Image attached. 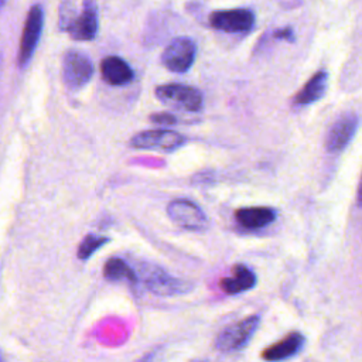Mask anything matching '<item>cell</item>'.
<instances>
[{
  "label": "cell",
  "instance_id": "cell-1",
  "mask_svg": "<svg viewBox=\"0 0 362 362\" xmlns=\"http://www.w3.org/2000/svg\"><path fill=\"white\" fill-rule=\"evenodd\" d=\"M260 324V315H249L221 331L215 341V348L219 352H235L242 349L253 337Z\"/></svg>",
  "mask_w": 362,
  "mask_h": 362
},
{
  "label": "cell",
  "instance_id": "cell-2",
  "mask_svg": "<svg viewBox=\"0 0 362 362\" xmlns=\"http://www.w3.org/2000/svg\"><path fill=\"white\" fill-rule=\"evenodd\" d=\"M156 96L164 105L185 112H199L202 109V95L197 88L181 83H165L156 88Z\"/></svg>",
  "mask_w": 362,
  "mask_h": 362
},
{
  "label": "cell",
  "instance_id": "cell-3",
  "mask_svg": "<svg viewBox=\"0 0 362 362\" xmlns=\"http://www.w3.org/2000/svg\"><path fill=\"white\" fill-rule=\"evenodd\" d=\"M93 75L90 58L76 49H69L62 58V81L71 90L82 89Z\"/></svg>",
  "mask_w": 362,
  "mask_h": 362
},
{
  "label": "cell",
  "instance_id": "cell-4",
  "mask_svg": "<svg viewBox=\"0 0 362 362\" xmlns=\"http://www.w3.org/2000/svg\"><path fill=\"white\" fill-rule=\"evenodd\" d=\"M141 279L147 290L156 296H180L191 290V286L187 281L171 276L158 266H143Z\"/></svg>",
  "mask_w": 362,
  "mask_h": 362
},
{
  "label": "cell",
  "instance_id": "cell-5",
  "mask_svg": "<svg viewBox=\"0 0 362 362\" xmlns=\"http://www.w3.org/2000/svg\"><path fill=\"white\" fill-rule=\"evenodd\" d=\"M185 143V137L174 130L168 129H154L144 130L134 134L130 140L133 148L140 150H156V151H174Z\"/></svg>",
  "mask_w": 362,
  "mask_h": 362
},
{
  "label": "cell",
  "instance_id": "cell-6",
  "mask_svg": "<svg viewBox=\"0 0 362 362\" xmlns=\"http://www.w3.org/2000/svg\"><path fill=\"white\" fill-rule=\"evenodd\" d=\"M197 47L191 38L177 37L164 48L161 64L171 72H185L195 61Z\"/></svg>",
  "mask_w": 362,
  "mask_h": 362
},
{
  "label": "cell",
  "instance_id": "cell-7",
  "mask_svg": "<svg viewBox=\"0 0 362 362\" xmlns=\"http://www.w3.org/2000/svg\"><path fill=\"white\" fill-rule=\"evenodd\" d=\"M168 216L181 228L187 230H204L208 226V218L205 212L194 201L189 199H173L167 205Z\"/></svg>",
  "mask_w": 362,
  "mask_h": 362
},
{
  "label": "cell",
  "instance_id": "cell-8",
  "mask_svg": "<svg viewBox=\"0 0 362 362\" xmlns=\"http://www.w3.org/2000/svg\"><path fill=\"white\" fill-rule=\"evenodd\" d=\"M42 21H44V13L40 4H35L30 8L25 24L23 28V35L20 41V49H18V65L24 66L31 59L35 47L38 44V40L41 37L42 31Z\"/></svg>",
  "mask_w": 362,
  "mask_h": 362
},
{
  "label": "cell",
  "instance_id": "cell-9",
  "mask_svg": "<svg viewBox=\"0 0 362 362\" xmlns=\"http://www.w3.org/2000/svg\"><path fill=\"white\" fill-rule=\"evenodd\" d=\"M209 24L223 33H247L255 25V14L247 8L218 10L209 14Z\"/></svg>",
  "mask_w": 362,
  "mask_h": 362
},
{
  "label": "cell",
  "instance_id": "cell-10",
  "mask_svg": "<svg viewBox=\"0 0 362 362\" xmlns=\"http://www.w3.org/2000/svg\"><path fill=\"white\" fill-rule=\"evenodd\" d=\"M98 7L95 0H85L82 13L76 16L69 30L66 31L72 40L89 41L93 40L98 33Z\"/></svg>",
  "mask_w": 362,
  "mask_h": 362
},
{
  "label": "cell",
  "instance_id": "cell-11",
  "mask_svg": "<svg viewBox=\"0 0 362 362\" xmlns=\"http://www.w3.org/2000/svg\"><path fill=\"white\" fill-rule=\"evenodd\" d=\"M277 218L276 209L270 206H243L236 209L235 219L245 229H262Z\"/></svg>",
  "mask_w": 362,
  "mask_h": 362
},
{
  "label": "cell",
  "instance_id": "cell-12",
  "mask_svg": "<svg viewBox=\"0 0 362 362\" xmlns=\"http://www.w3.org/2000/svg\"><path fill=\"white\" fill-rule=\"evenodd\" d=\"M257 283L255 272L245 264H235L232 274L219 281V287L228 296H235L253 288Z\"/></svg>",
  "mask_w": 362,
  "mask_h": 362
},
{
  "label": "cell",
  "instance_id": "cell-13",
  "mask_svg": "<svg viewBox=\"0 0 362 362\" xmlns=\"http://www.w3.org/2000/svg\"><path fill=\"white\" fill-rule=\"evenodd\" d=\"M356 117L354 115H346L338 119L327 136V150L331 153L341 151L352 139L356 130Z\"/></svg>",
  "mask_w": 362,
  "mask_h": 362
},
{
  "label": "cell",
  "instance_id": "cell-14",
  "mask_svg": "<svg viewBox=\"0 0 362 362\" xmlns=\"http://www.w3.org/2000/svg\"><path fill=\"white\" fill-rule=\"evenodd\" d=\"M304 338L298 332H290L283 339L269 345L262 351V359L267 362H280L290 356H294L303 346Z\"/></svg>",
  "mask_w": 362,
  "mask_h": 362
},
{
  "label": "cell",
  "instance_id": "cell-15",
  "mask_svg": "<svg viewBox=\"0 0 362 362\" xmlns=\"http://www.w3.org/2000/svg\"><path fill=\"white\" fill-rule=\"evenodd\" d=\"M100 74L102 78L113 86H122L126 85L129 82H132L134 72L133 69L129 66V64L119 58V57H106L105 59H102L100 62Z\"/></svg>",
  "mask_w": 362,
  "mask_h": 362
},
{
  "label": "cell",
  "instance_id": "cell-16",
  "mask_svg": "<svg viewBox=\"0 0 362 362\" xmlns=\"http://www.w3.org/2000/svg\"><path fill=\"white\" fill-rule=\"evenodd\" d=\"M103 276L112 281H127L130 284L137 283L136 272L120 257H112L105 263Z\"/></svg>",
  "mask_w": 362,
  "mask_h": 362
},
{
  "label": "cell",
  "instance_id": "cell-17",
  "mask_svg": "<svg viewBox=\"0 0 362 362\" xmlns=\"http://www.w3.org/2000/svg\"><path fill=\"white\" fill-rule=\"evenodd\" d=\"M325 86H327V74L320 71L315 75H313L311 79L303 86V89L296 96V102L301 105H307L318 100L324 95Z\"/></svg>",
  "mask_w": 362,
  "mask_h": 362
},
{
  "label": "cell",
  "instance_id": "cell-18",
  "mask_svg": "<svg viewBox=\"0 0 362 362\" xmlns=\"http://www.w3.org/2000/svg\"><path fill=\"white\" fill-rule=\"evenodd\" d=\"M107 242H109V238H106V236L88 233L78 246V252H76L78 259H81V260L89 259L98 249L105 246Z\"/></svg>",
  "mask_w": 362,
  "mask_h": 362
},
{
  "label": "cell",
  "instance_id": "cell-19",
  "mask_svg": "<svg viewBox=\"0 0 362 362\" xmlns=\"http://www.w3.org/2000/svg\"><path fill=\"white\" fill-rule=\"evenodd\" d=\"M76 8L72 3V0H64L61 7H59V30L61 31H68L71 24L74 23V20L76 18Z\"/></svg>",
  "mask_w": 362,
  "mask_h": 362
},
{
  "label": "cell",
  "instance_id": "cell-20",
  "mask_svg": "<svg viewBox=\"0 0 362 362\" xmlns=\"http://www.w3.org/2000/svg\"><path fill=\"white\" fill-rule=\"evenodd\" d=\"M150 120L156 124H163V126H171L177 123V117L171 113H154L150 116Z\"/></svg>",
  "mask_w": 362,
  "mask_h": 362
},
{
  "label": "cell",
  "instance_id": "cell-21",
  "mask_svg": "<svg viewBox=\"0 0 362 362\" xmlns=\"http://www.w3.org/2000/svg\"><path fill=\"white\" fill-rule=\"evenodd\" d=\"M274 37L277 38H291V31L287 28V30H280V31H276Z\"/></svg>",
  "mask_w": 362,
  "mask_h": 362
},
{
  "label": "cell",
  "instance_id": "cell-22",
  "mask_svg": "<svg viewBox=\"0 0 362 362\" xmlns=\"http://www.w3.org/2000/svg\"><path fill=\"white\" fill-rule=\"evenodd\" d=\"M356 201H358V205L362 208V178H361V181H359L358 194H356Z\"/></svg>",
  "mask_w": 362,
  "mask_h": 362
}]
</instances>
